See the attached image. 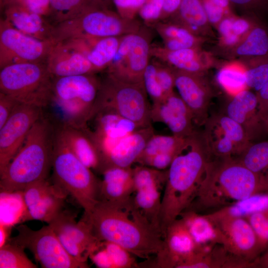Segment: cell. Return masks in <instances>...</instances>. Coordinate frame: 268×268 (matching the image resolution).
Masks as SVG:
<instances>
[{
  "label": "cell",
  "mask_w": 268,
  "mask_h": 268,
  "mask_svg": "<svg viewBox=\"0 0 268 268\" xmlns=\"http://www.w3.org/2000/svg\"><path fill=\"white\" fill-rule=\"evenodd\" d=\"M206 16L211 26L216 29L220 21L227 14L211 0H201Z\"/></svg>",
  "instance_id": "51"
},
{
  "label": "cell",
  "mask_w": 268,
  "mask_h": 268,
  "mask_svg": "<svg viewBox=\"0 0 268 268\" xmlns=\"http://www.w3.org/2000/svg\"><path fill=\"white\" fill-rule=\"evenodd\" d=\"M178 94L190 110L196 125L202 126L209 117L214 92L205 73L188 72L174 68Z\"/></svg>",
  "instance_id": "19"
},
{
  "label": "cell",
  "mask_w": 268,
  "mask_h": 268,
  "mask_svg": "<svg viewBox=\"0 0 268 268\" xmlns=\"http://www.w3.org/2000/svg\"><path fill=\"white\" fill-rule=\"evenodd\" d=\"M190 137L183 138L173 134L164 135L154 134L135 163L142 165L146 160L159 154L174 153L179 155L188 147Z\"/></svg>",
  "instance_id": "35"
},
{
  "label": "cell",
  "mask_w": 268,
  "mask_h": 268,
  "mask_svg": "<svg viewBox=\"0 0 268 268\" xmlns=\"http://www.w3.org/2000/svg\"><path fill=\"white\" fill-rule=\"evenodd\" d=\"M19 103L10 96L0 93V128L6 122Z\"/></svg>",
  "instance_id": "52"
},
{
  "label": "cell",
  "mask_w": 268,
  "mask_h": 268,
  "mask_svg": "<svg viewBox=\"0 0 268 268\" xmlns=\"http://www.w3.org/2000/svg\"><path fill=\"white\" fill-rule=\"evenodd\" d=\"M67 252L76 260L87 263V259L99 240L90 224L83 218L76 222L73 214L62 210L48 224Z\"/></svg>",
  "instance_id": "16"
},
{
  "label": "cell",
  "mask_w": 268,
  "mask_h": 268,
  "mask_svg": "<svg viewBox=\"0 0 268 268\" xmlns=\"http://www.w3.org/2000/svg\"><path fill=\"white\" fill-rule=\"evenodd\" d=\"M156 69V75L165 97L172 93L175 85V74L173 67L155 59L153 60Z\"/></svg>",
  "instance_id": "49"
},
{
  "label": "cell",
  "mask_w": 268,
  "mask_h": 268,
  "mask_svg": "<svg viewBox=\"0 0 268 268\" xmlns=\"http://www.w3.org/2000/svg\"><path fill=\"white\" fill-rule=\"evenodd\" d=\"M4 8L2 18L15 29L38 39L53 41V25L47 21L45 17L18 3L7 5Z\"/></svg>",
  "instance_id": "26"
},
{
  "label": "cell",
  "mask_w": 268,
  "mask_h": 268,
  "mask_svg": "<svg viewBox=\"0 0 268 268\" xmlns=\"http://www.w3.org/2000/svg\"><path fill=\"white\" fill-rule=\"evenodd\" d=\"M257 19L250 16H234L232 25V32L242 39L258 22Z\"/></svg>",
  "instance_id": "50"
},
{
  "label": "cell",
  "mask_w": 268,
  "mask_h": 268,
  "mask_svg": "<svg viewBox=\"0 0 268 268\" xmlns=\"http://www.w3.org/2000/svg\"><path fill=\"white\" fill-rule=\"evenodd\" d=\"M150 55L175 69L191 73H205L217 64L212 54L201 47L170 51L152 44Z\"/></svg>",
  "instance_id": "24"
},
{
  "label": "cell",
  "mask_w": 268,
  "mask_h": 268,
  "mask_svg": "<svg viewBox=\"0 0 268 268\" xmlns=\"http://www.w3.org/2000/svg\"><path fill=\"white\" fill-rule=\"evenodd\" d=\"M246 67V84L256 91L268 81V55L242 58Z\"/></svg>",
  "instance_id": "40"
},
{
  "label": "cell",
  "mask_w": 268,
  "mask_h": 268,
  "mask_svg": "<svg viewBox=\"0 0 268 268\" xmlns=\"http://www.w3.org/2000/svg\"><path fill=\"white\" fill-rule=\"evenodd\" d=\"M167 178V169L159 170L140 164L133 167L134 192L152 189L162 190L164 188Z\"/></svg>",
  "instance_id": "39"
},
{
  "label": "cell",
  "mask_w": 268,
  "mask_h": 268,
  "mask_svg": "<svg viewBox=\"0 0 268 268\" xmlns=\"http://www.w3.org/2000/svg\"><path fill=\"white\" fill-rule=\"evenodd\" d=\"M0 248L6 244L10 238L11 225L0 223Z\"/></svg>",
  "instance_id": "57"
},
{
  "label": "cell",
  "mask_w": 268,
  "mask_h": 268,
  "mask_svg": "<svg viewBox=\"0 0 268 268\" xmlns=\"http://www.w3.org/2000/svg\"><path fill=\"white\" fill-rule=\"evenodd\" d=\"M179 217L185 223L199 252L210 249L219 244L216 228L206 214L202 215L193 210H187L183 212Z\"/></svg>",
  "instance_id": "30"
},
{
  "label": "cell",
  "mask_w": 268,
  "mask_h": 268,
  "mask_svg": "<svg viewBox=\"0 0 268 268\" xmlns=\"http://www.w3.org/2000/svg\"><path fill=\"white\" fill-rule=\"evenodd\" d=\"M184 150L167 169L159 215L163 237L167 227L179 218L194 201L210 158L201 132L197 131L190 137L185 153Z\"/></svg>",
  "instance_id": "3"
},
{
  "label": "cell",
  "mask_w": 268,
  "mask_h": 268,
  "mask_svg": "<svg viewBox=\"0 0 268 268\" xmlns=\"http://www.w3.org/2000/svg\"><path fill=\"white\" fill-rule=\"evenodd\" d=\"M199 252L182 219L178 218L166 228L162 246L153 260H146L148 268H178Z\"/></svg>",
  "instance_id": "17"
},
{
  "label": "cell",
  "mask_w": 268,
  "mask_h": 268,
  "mask_svg": "<svg viewBox=\"0 0 268 268\" xmlns=\"http://www.w3.org/2000/svg\"><path fill=\"white\" fill-rule=\"evenodd\" d=\"M114 268H139L136 257L117 244L103 241Z\"/></svg>",
  "instance_id": "44"
},
{
  "label": "cell",
  "mask_w": 268,
  "mask_h": 268,
  "mask_svg": "<svg viewBox=\"0 0 268 268\" xmlns=\"http://www.w3.org/2000/svg\"><path fill=\"white\" fill-rule=\"evenodd\" d=\"M203 126L211 158L236 157L252 142L244 129L223 112L209 116Z\"/></svg>",
  "instance_id": "14"
},
{
  "label": "cell",
  "mask_w": 268,
  "mask_h": 268,
  "mask_svg": "<svg viewBox=\"0 0 268 268\" xmlns=\"http://www.w3.org/2000/svg\"><path fill=\"white\" fill-rule=\"evenodd\" d=\"M67 195L65 191L55 184L50 192L34 206L26 210L21 220H37L50 223L62 210Z\"/></svg>",
  "instance_id": "32"
},
{
  "label": "cell",
  "mask_w": 268,
  "mask_h": 268,
  "mask_svg": "<svg viewBox=\"0 0 268 268\" xmlns=\"http://www.w3.org/2000/svg\"><path fill=\"white\" fill-rule=\"evenodd\" d=\"M265 192H268V176L253 172L233 157L212 158L196 197L186 210L214 212Z\"/></svg>",
  "instance_id": "2"
},
{
  "label": "cell",
  "mask_w": 268,
  "mask_h": 268,
  "mask_svg": "<svg viewBox=\"0 0 268 268\" xmlns=\"http://www.w3.org/2000/svg\"><path fill=\"white\" fill-rule=\"evenodd\" d=\"M233 6L249 13L263 10L267 7V0H229Z\"/></svg>",
  "instance_id": "53"
},
{
  "label": "cell",
  "mask_w": 268,
  "mask_h": 268,
  "mask_svg": "<svg viewBox=\"0 0 268 268\" xmlns=\"http://www.w3.org/2000/svg\"><path fill=\"white\" fill-rule=\"evenodd\" d=\"M225 55L241 59L268 55V30L258 21L240 42Z\"/></svg>",
  "instance_id": "31"
},
{
  "label": "cell",
  "mask_w": 268,
  "mask_h": 268,
  "mask_svg": "<svg viewBox=\"0 0 268 268\" xmlns=\"http://www.w3.org/2000/svg\"><path fill=\"white\" fill-rule=\"evenodd\" d=\"M234 158L253 172L268 176V140L252 142Z\"/></svg>",
  "instance_id": "38"
},
{
  "label": "cell",
  "mask_w": 268,
  "mask_h": 268,
  "mask_svg": "<svg viewBox=\"0 0 268 268\" xmlns=\"http://www.w3.org/2000/svg\"><path fill=\"white\" fill-rule=\"evenodd\" d=\"M49 0L48 16L53 25L74 18L89 8L96 6L91 0Z\"/></svg>",
  "instance_id": "37"
},
{
  "label": "cell",
  "mask_w": 268,
  "mask_h": 268,
  "mask_svg": "<svg viewBox=\"0 0 268 268\" xmlns=\"http://www.w3.org/2000/svg\"><path fill=\"white\" fill-rule=\"evenodd\" d=\"M260 116L268 110V81L256 93Z\"/></svg>",
  "instance_id": "56"
},
{
  "label": "cell",
  "mask_w": 268,
  "mask_h": 268,
  "mask_svg": "<svg viewBox=\"0 0 268 268\" xmlns=\"http://www.w3.org/2000/svg\"><path fill=\"white\" fill-rule=\"evenodd\" d=\"M17 0H0L1 5L4 7L7 5L14 3Z\"/></svg>",
  "instance_id": "63"
},
{
  "label": "cell",
  "mask_w": 268,
  "mask_h": 268,
  "mask_svg": "<svg viewBox=\"0 0 268 268\" xmlns=\"http://www.w3.org/2000/svg\"><path fill=\"white\" fill-rule=\"evenodd\" d=\"M93 3L97 7L110 9L113 3L112 0H91Z\"/></svg>",
  "instance_id": "60"
},
{
  "label": "cell",
  "mask_w": 268,
  "mask_h": 268,
  "mask_svg": "<svg viewBox=\"0 0 268 268\" xmlns=\"http://www.w3.org/2000/svg\"><path fill=\"white\" fill-rule=\"evenodd\" d=\"M166 20L176 23L205 39L214 36L201 0H182L177 11Z\"/></svg>",
  "instance_id": "28"
},
{
  "label": "cell",
  "mask_w": 268,
  "mask_h": 268,
  "mask_svg": "<svg viewBox=\"0 0 268 268\" xmlns=\"http://www.w3.org/2000/svg\"><path fill=\"white\" fill-rule=\"evenodd\" d=\"M52 170V182L75 199L84 214L89 213L99 201L101 179L73 154L55 128Z\"/></svg>",
  "instance_id": "6"
},
{
  "label": "cell",
  "mask_w": 268,
  "mask_h": 268,
  "mask_svg": "<svg viewBox=\"0 0 268 268\" xmlns=\"http://www.w3.org/2000/svg\"><path fill=\"white\" fill-rule=\"evenodd\" d=\"M254 265L228 252L221 245L199 252L182 263L179 268H243Z\"/></svg>",
  "instance_id": "29"
},
{
  "label": "cell",
  "mask_w": 268,
  "mask_h": 268,
  "mask_svg": "<svg viewBox=\"0 0 268 268\" xmlns=\"http://www.w3.org/2000/svg\"><path fill=\"white\" fill-rule=\"evenodd\" d=\"M43 115L42 108L20 103L0 128V173L19 150L34 125Z\"/></svg>",
  "instance_id": "15"
},
{
  "label": "cell",
  "mask_w": 268,
  "mask_h": 268,
  "mask_svg": "<svg viewBox=\"0 0 268 268\" xmlns=\"http://www.w3.org/2000/svg\"><path fill=\"white\" fill-rule=\"evenodd\" d=\"M53 78L45 63L8 65L0 68V93L44 109L50 100Z\"/></svg>",
  "instance_id": "8"
},
{
  "label": "cell",
  "mask_w": 268,
  "mask_h": 268,
  "mask_svg": "<svg viewBox=\"0 0 268 268\" xmlns=\"http://www.w3.org/2000/svg\"><path fill=\"white\" fill-rule=\"evenodd\" d=\"M223 113L244 129L251 142L266 133L259 115L256 94L249 89L230 96Z\"/></svg>",
  "instance_id": "23"
},
{
  "label": "cell",
  "mask_w": 268,
  "mask_h": 268,
  "mask_svg": "<svg viewBox=\"0 0 268 268\" xmlns=\"http://www.w3.org/2000/svg\"><path fill=\"white\" fill-rule=\"evenodd\" d=\"M154 134L151 125L137 129L124 137L106 157L103 172L111 167H132Z\"/></svg>",
  "instance_id": "25"
},
{
  "label": "cell",
  "mask_w": 268,
  "mask_h": 268,
  "mask_svg": "<svg viewBox=\"0 0 268 268\" xmlns=\"http://www.w3.org/2000/svg\"><path fill=\"white\" fill-rule=\"evenodd\" d=\"M54 125L59 135L73 154L87 167L101 174L103 169L101 154L88 127Z\"/></svg>",
  "instance_id": "22"
},
{
  "label": "cell",
  "mask_w": 268,
  "mask_h": 268,
  "mask_svg": "<svg viewBox=\"0 0 268 268\" xmlns=\"http://www.w3.org/2000/svg\"><path fill=\"white\" fill-rule=\"evenodd\" d=\"M152 122L164 123L178 137L187 138L196 131L193 115L186 103L174 91L162 101L152 103Z\"/></svg>",
  "instance_id": "21"
},
{
  "label": "cell",
  "mask_w": 268,
  "mask_h": 268,
  "mask_svg": "<svg viewBox=\"0 0 268 268\" xmlns=\"http://www.w3.org/2000/svg\"><path fill=\"white\" fill-rule=\"evenodd\" d=\"M122 37L90 39L87 58L96 73L107 69L116 54Z\"/></svg>",
  "instance_id": "33"
},
{
  "label": "cell",
  "mask_w": 268,
  "mask_h": 268,
  "mask_svg": "<svg viewBox=\"0 0 268 268\" xmlns=\"http://www.w3.org/2000/svg\"><path fill=\"white\" fill-rule=\"evenodd\" d=\"M246 67L240 61L226 62L219 67L216 76L219 86L230 96L248 89L246 84Z\"/></svg>",
  "instance_id": "34"
},
{
  "label": "cell",
  "mask_w": 268,
  "mask_h": 268,
  "mask_svg": "<svg viewBox=\"0 0 268 268\" xmlns=\"http://www.w3.org/2000/svg\"><path fill=\"white\" fill-rule=\"evenodd\" d=\"M268 208V192L259 193L219 210L227 215L245 217Z\"/></svg>",
  "instance_id": "41"
},
{
  "label": "cell",
  "mask_w": 268,
  "mask_h": 268,
  "mask_svg": "<svg viewBox=\"0 0 268 268\" xmlns=\"http://www.w3.org/2000/svg\"><path fill=\"white\" fill-rule=\"evenodd\" d=\"M137 19L122 17L111 9L93 6L77 17L53 25L52 40H67L120 37L134 33L142 26Z\"/></svg>",
  "instance_id": "7"
},
{
  "label": "cell",
  "mask_w": 268,
  "mask_h": 268,
  "mask_svg": "<svg viewBox=\"0 0 268 268\" xmlns=\"http://www.w3.org/2000/svg\"><path fill=\"white\" fill-rule=\"evenodd\" d=\"M55 127L44 114L0 173L1 193L22 192L29 185L48 179L52 170Z\"/></svg>",
  "instance_id": "4"
},
{
  "label": "cell",
  "mask_w": 268,
  "mask_h": 268,
  "mask_svg": "<svg viewBox=\"0 0 268 268\" xmlns=\"http://www.w3.org/2000/svg\"><path fill=\"white\" fill-rule=\"evenodd\" d=\"M182 0H164L161 21H165L173 16L178 10Z\"/></svg>",
  "instance_id": "55"
},
{
  "label": "cell",
  "mask_w": 268,
  "mask_h": 268,
  "mask_svg": "<svg viewBox=\"0 0 268 268\" xmlns=\"http://www.w3.org/2000/svg\"><path fill=\"white\" fill-rule=\"evenodd\" d=\"M55 184L48 179L32 183L22 192V198L26 210L34 206L38 202L54 187Z\"/></svg>",
  "instance_id": "45"
},
{
  "label": "cell",
  "mask_w": 268,
  "mask_h": 268,
  "mask_svg": "<svg viewBox=\"0 0 268 268\" xmlns=\"http://www.w3.org/2000/svg\"><path fill=\"white\" fill-rule=\"evenodd\" d=\"M162 190L159 189L142 190L135 192L133 195L135 206L151 224L160 230L159 215Z\"/></svg>",
  "instance_id": "36"
},
{
  "label": "cell",
  "mask_w": 268,
  "mask_h": 268,
  "mask_svg": "<svg viewBox=\"0 0 268 268\" xmlns=\"http://www.w3.org/2000/svg\"><path fill=\"white\" fill-rule=\"evenodd\" d=\"M88 48V41L84 39L55 44L45 63L48 71L53 78L96 73L87 58Z\"/></svg>",
  "instance_id": "18"
},
{
  "label": "cell",
  "mask_w": 268,
  "mask_h": 268,
  "mask_svg": "<svg viewBox=\"0 0 268 268\" xmlns=\"http://www.w3.org/2000/svg\"><path fill=\"white\" fill-rule=\"evenodd\" d=\"M244 217L254 229L265 252L268 249V208Z\"/></svg>",
  "instance_id": "47"
},
{
  "label": "cell",
  "mask_w": 268,
  "mask_h": 268,
  "mask_svg": "<svg viewBox=\"0 0 268 268\" xmlns=\"http://www.w3.org/2000/svg\"><path fill=\"white\" fill-rule=\"evenodd\" d=\"M100 83L95 74L54 77L45 108L51 109L52 113L45 115L54 124L87 127L93 115Z\"/></svg>",
  "instance_id": "5"
},
{
  "label": "cell",
  "mask_w": 268,
  "mask_h": 268,
  "mask_svg": "<svg viewBox=\"0 0 268 268\" xmlns=\"http://www.w3.org/2000/svg\"><path fill=\"white\" fill-rule=\"evenodd\" d=\"M154 28L163 40L177 39L202 45L206 39L197 36L184 27L169 20L161 21Z\"/></svg>",
  "instance_id": "43"
},
{
  "label": "cell",
  "mask_w": 268,
  "mask_h": 268,
  "mask_svg": "<svg viewBox=\"0 0 268 268\" xmlns=\"http://www.w3.org/2000/svg\"><path fill=\"white\" fill-rule=\"evenodd\" d=\"M268 1V0H267Z\"/></svg>",
  "instance_id": "64"
},
{
  "label": "cell",
  "mask_w": 268,
  "mask_h": 268,
  "mask_svg": "<svg viewBox=\"0 0 268 268\" xmlns=\"http://www.w3.org/2000/svg\"><path fill=\"white\" fill-rule=\"evenodd\" d=\"M218 232L219 244L228 252L254 264L264 252L252 226L243 217L234 216L218 210L206 214Z\"/></svg>",
  "instance_id": "12"
},
{
  "label": "cell",
  "mask_w": 268,
  "mask_h": 268,
  "mask_svg": "<svg viewBox=\"0 0 268 268\" xmlns=\"http://www.w3.org/2000/svg\"><path fill=\"white\" fill-rule=\"evenodd\" d=\"M164 0H146L138 14L147 27H154L160 21Z\"/></svg>",
  "instance_id": "48"
},
{
  "label": "cell",
  "mask_w": 268,
  "mask_h": 268,
  "mask_svg": "<svg viewBox=\"0 0 268 268\" xmlns=\"http://www.w3.org/2000/svg\"><path fill=\"white\" fill-rule=\"evenodd\" d=\"M146 0H131L133 12L135 16Z\"/></svg>",
  "instance_id": "61"
},
{
  "label": "cell",
  "mask_w": 268,
  "mask_h": 268,
  "mask_svg": "<svg viewBox=\"0 0 268 268\" xmlns=\"http://www.w3.org/2000/svg\"><path fill=\"white\" fill-rule=\"evenodd\" d=\"M83 218L100 241L118 244L136 257L145 260L161 249V230L151 224L135 206L133 195L118 202L99 201Z\"/></svg>",
  "instance_id": "1"
},
{
  "label": "cell",
  "mask_w": 268,
  "mask_h": 268,
  "mask_svg": "<svg viewBox=\"0 0 268 268\" xmlns=\"http://www.w3.org/2000/svg\"><path fill=\"white\" fill-rule=\"evenodd\" d=\"M215 5L222 9L227 16L235 14L233 6L229 0H211Z\"/></svg>",
  "instance_id": "58"
},
{
  "label": "cell",
  "mask_w": 268,
  "mask_h": 268,
  "mask_svg": "<svg viewBox=\"0 0 268 268\" xmlns=\"http://www.w3.org/2000/svg\"><path fill=\"white\" fill-rule=\"evenodd\" d=\"M99 201L111 202L130 199L134 194L133 167H111L101 174Z\"/></svg>",
  "instance_id": "27"
},
{
  "label": "cell",
  "mask_w": 268,
  "mask_h": 268,
  "mask_svg": "<svg viewBox=\"0 0 268 268\" xmlns=\"http://www.w3.org/2000/svg\"><path fill=\"white\" fill-rule=\"evenodd\" d=\"M91 120H94V130L88 128L100 149L105 154H109L124 137L140 129L134 122L107 108L99 110Z\"/></svg>",
  "instance_id": "20"
},
{
  "label": "cell",
  "mask_w": 268,
  "mask_h": 268,
  "mask_svg": "<svg viewBox=\"0 0 268 268\" xmlns=\"http://www.w3.org/2000/svg\"><path fill=\"white\" fill-rule=\"evenodd\" d=\"M152 38L149 27L145 25L134 33L123 36L107 73L125 82L143 83V74L150 63Z\"/></svg>",
  "instance_id": "10"
},
{
  "label": "cell",
  "mask_w": 268,
  "mask_h": 268,
  "mask_svg": "<svg viewBox=\"0 0 268 268\" xmlns=\"http://www.w3.org/2000/svg\"><path fill=\"white\" fill-rule=\"evenodd\" d=\"M265 130L268 133V110L260 116Z\"/></svg>",
  "instance_id": "62"
},
{
  "label": "cell",
  "mask_w": 268,
  "mask_h": 268,
  "mask_svg": "<svg viewBox=\"0 0 268 268\" xmlns=\"http://www.w3.org/2000/svg\"><path fill=\"white\" fill-rule=\"evenodd\" d=\"M151 107L143 83L125 82L107 73L101 79L93 116L101 109L110 108L142 128L152 125Z\"/></svg>",
  "instance_id": "9"
},
{
  "label": "cell",
  "mask_w": 268,
  "mask_h": 268,
  "mask_svg": "<svg viewBox=\"0 0 268 268\" xmlns=\"http://www.w3.org/2000/svg\"><path fill=\"white\" fill-rule=\"evenodd\" d=\"M24 249L8 241L0 248V268H37L26 256Z\"/></svg>",
  "instance_id": "42"
},
{
  "label": "cell",
  "mask_w": 268,
  "mask_h": 268,
  "mask_svg": "<svg viewBox=\"0 0 268 268\" xmlns=\"http://www.w3.org/2000/svg\"><path fill=\"white\" fill-rule=\"evenodd\" d=\"M143 83L152 103H158L165 98L162 89L156 75L155 65L152 60L146 67L143 76Z\"/></svg>",
  "instance_id": "46"
},
{
  "label": "cell",
  "mask_w": 268,
  "mask_h": 268,
  "mask_svg": "<svg viewBox=\"0 0 268 268\" xmlns=\"http://www.w3.org/2000/svg\"><path fill=\"white\" fill-rule=\"evenodd\" d=\"M14 3H19L30 11L44 17L49 15V0H17Z\"/></svg>",
  "instance_id": "54"
},
{
  "label": "cell",
  "mask_w": 268,
  "mask_h": 268,
  "mask_svg": "<svg viewBox=\"0 0 268 268\" xmlns=\"http://www.w3.org/2000/svg\"><path fill=\"white\" fill-rule=\"evenodd\" d=\"M54 44L52 40H42L25 34L1 18L0 68L18 63H46Z\"/></svg>",
  "instance_id": "13"
},
{
  "label": "cell",
  "mask_w": 268,
  "mask_h": 268,
  "mask_svg": "<svg viewBox=\"0 0 268 268\" xmlns=\"http://www.w3.org/2000/svg\"><path fill=\"white\" fill-rule=\"evenodd\" d=\"M17 235L8 241L30 251L44 268H87L65 249L56 233L48 225L33 230L26 225L17 228Z\"/></svg>",
  "instance_id": "11"
},
{
  "label": "cell",
  "mask_w": 268,
  "mask_h": 268,
  "mask_svg": "<svg viewBox=\"0 0 268 268\" xmlns=\"http://www.w3.org/2000/svg\"><path fill=\"white\" fill-rule=\"evenodd\" d=\"M265 253L261 255L256 262V268H268V249L265 251Z\"/></svg>",
  "instance_id": "59"
}]
</instances>
